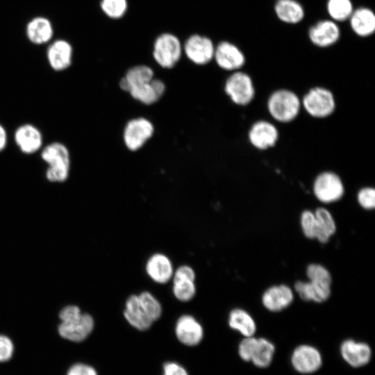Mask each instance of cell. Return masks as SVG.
<instances>
[{"label": "cell", "mask_w": 375, "mask_h": 375, "mask_svg": "<svg viewBox=\"0 0 375 375\" xmlns=\"http://www.w3.org/2000/svg\"><path fill=\"white\" fill-rule=\"evenodd\" d=\"M61 323L58 333L64 339L81 342L86 339L94 328V319L87 313H82L76 306H67L59 314Z\"/></svg>", "instance_id": "cell-1"}, {"label": "cell", "mask_w": 375, "mask_h": 375, "mask_svg": "<svg viewBox=\"0 0 375 375\" xmlns=\"http://www.w3.org/2000/svg\"><path fill=\"white\" fill-rule=\"evenodd\" d=\"M41 158L47 164L45 178L51 183H62L69 177L71 157L69 150L60 142H51L41 151Z\"/></svg>", "instance_id": "cell-2"}, {"label": "cell", "mask_w": 375, "mask_h": 375, "mask_svg": "<svg viewBox=\"0 0 375 375\" xmlns=\"http://www.w3.org/2000/svg\"><path fill=\"white\" fill-rule=\"evenodd\" d=\"M301 108L300 97L289 89L276 90L267 100V109L269 115L279 123L293 122L299 116Z\"/></svg>", "instance_id": "cell-3"}, {"label": "cell", "mask_w": 375, "mask_h": 375, "mask_svg": "<svg viewBox=\"0 0 375 375\" xmlns=\"http://www.w3.org/2000/svg\"><path fill=\"white\" fill-rule=\"evenodd\" d=\"M301 106L310 116L323 119L335 110L336 100L331 90L322 86L309 89L301 99Z\"/></svg>", "instance_id": "cell-4"}, {"label": "cell", "mask_w": 375, "mask_h": 375, "mask_svg": "<svg viewBox=\"0 0 375 375\" xmlns=\"http://www.w3.org/2000/svg\"><path fill=\"white\" fill-rule=\"evenodd\" d=\"M344 185L341 177L333 171L319 173L312 183V191L316 199L323 203L336 202L344 194Z\"/></svg>", "instance_id": "cell-5"}, {"label": "cell", "mask_w": 375, "mask_h": 375, "mask_svg": "<svg viewBox=\"0 0 375 375\" xmlns=\"http://www.w3.org/2000/svg\"><path fill=\"white\" fill-rule=\"evenodd\" d=\"M183 45L177 36L164 33L154 41L153 56L156 62L163 68H172L180 60Z\"/></svg>", "instance_id": "cell-6"}, {"label": "cell", "mask_w": 375, "mask_h": 375, "mask_svg": "<svg viewBox=\"0 0 375 375\" xmlns=\"http://www.w3.org/2000/svg\"><path fill=\"white\" fill-rule=\"evenodd\" d=\"M224 91L231 100L238 106H247L256 95V89L251 77L240 70L233 72L226 81Z\"/></svg>", "instance_id": "cell-7"}, {"label": "cell", "mask_w": 375, "mask_h": 375, "mask_svg": "<svg viewBox=\"0 0 375 375\" xmlns=\"http://www.w3.org/2000/svg\"><path fill=\"white\" fill-rule=\"evenodd\" d=\"M215 47L209 38L194 34L185 40L183 51L190 61L196 65H203L213 59Z\"/></svg>", "instance_id": "cell-8"}, {"label": "cell", "mask_w": 375, "mask_h": 375, "mask_svg": "<svg viewBox=\"0 0 375 375\" xmlns=\"http://www.w3.org/2000/svg\"><path fill=\"white\" fill-rule=\"evenodd\" d=\"M278 138L277 127L265 119H260L253 123L248 131L249 143L258 150H267L274 147Z\"/></svg>", "instance_id": "cell-9"}, {"label": "cell", "mask_w": 375, "mask_h": 375, "mask_svg": "<svg viewBox=\"0 0 375 375\" xmlns=\"http://www.w3.org/2000/svg\"><path fill=\"white\" fill-rule=\"evenodd\" d=\"M153 133V126L144 118L129 121L124 129V140L131 151H136L143 146Z\"/></svg>", "instance_id": "cell-10"}, {"label": "cell", "mask_w": 375, "mask_h": 375, "mask_svg": "<svg viewBox=\"0 0 375 375\" xmlns=\"http://www.w3.org/2000/svg\"><path fill=\"white\" fill-rule=\"evenodd\" d=\"M213 58L220 68L233 72L239 70L246 62L243 52L228 41L220 42L215 47Z\"/></svg>", "instance_id": "cell-11"}, {"label": "cell", "mask_w": 375, "mask_h": 375, "mask_svg": "<svg viewBox=\"0 0 375 375\" xmlns=\"http://www.w3.org/2000/svg\"><path fill=\"white\" fill-rule=\"evenodd\" d=\"M15 142L24 154H33L42 149L43 136L40 130L31 124L18 126L14 133Z\"/></svg>", "instance_id": "cell-12"}, {"label": "cell", "mask_w": 375, "mask_h": 375, "mask_svg": "<svg viewBox=\"0 0 375 375\" xmlns=\"http://www.w3.org/2000/svg\"><path fill=\"white\" fill-rule=\"evenodd\" d=\"M172 278V291L175 297L181 301H190L196 294L193 269L188 265L181 266L174 272Z\"/></svg>", "instance_id": "cell-13"}, {"label": "cell", "mask_w": 375, "mask_h": 375, "mask_svg": "<svg viewBox=\"0 0 375 375\" xmlns=\"http://www.w3.org/2000/svg\"><path fill=\"white\" fill-rule=\"evenodd\" d=\"M308 37L314 45L325 48L338 42L340 37V31L335 22L324 19L317 22L309 28Z\"/></svg>", "instance_id": "cell-14"}, {"label": "cell", "mask_w": 375, "mask_h": 375, "mask_svg": "<svg viewBox=\"0 0 375 375\" xmlns=\"http://www.w3.org/2000/svg\"><path fill=\"white\" fill-rule=\"evenodd\" d=\"M292 364L294 369L303 374L312 373L322 365V357L315 347L302 344L297 347L292 355Z\"/></svg>", "instance_id": "cell-15"}, {"label": "cell", "mask_w": 375, "mask_h": 375, "mask_svg": "<svg viewBox=\"0 0 375 375\" xmlns=\"http://www.w3.org/2000/svg\"><path fill=\"white\" fill-rule=\"evenodd\" d=\"M308 281H297L294 284V289L301 299L322 303L326 301L331 295V283L308 278Z\"/></svg>", "instance_id": "cell-16"}, {"label": "cell", "mask_w": 375, "mask_h": 375, "mask_svg": "<svg viewBox=\"0 0 375 375\" xmlns=\"http://www.w3.org/2000/svg\"><path fill=\"white\" fill-rule=\"evenodd\" d=\"M73 49L65 40L51 42L47 51V58L50 67L56 72H62L69 68L72 62Z\"/></svg>", "instance_id": "cell-17"}, {"label": "cell", "mask_w": 375, "mask_h": 375, "mask_svg": "<svg viewBox=\"0 0 375 375\" xmlns=\"http://www.w3.org/2000/svg\"><path fill=\"white\" fill-rule=\"evenodd\" d=\"M175 332L178 340L188 346L198 344L203 337L202 326L190 315H183L178 318L176 324Z\"/></svg>", "instance_id": "cell-18"}, {"label": "cell", "mask_w": 375, "mask_h": 375, "mask_svg": "<svg viewBox=\"0 0 375 375\" xmlns=\"http://www.w3.org/2000/svg\"><path fill=\"white\" fill-rule=\"evenodd\" d=\"M294 300L292 289L284 284L269 288L262 296L264 307L269 311H281L289 306Z\"/></svg>", "instance_id": "cell-19"}, {"label": "cell", "mask_w": 375, "mask_h": 375, "mask_svg": "<svg viewBox=\"0 0 375 375\" xmlns=\"http://www.w3.org/2000/svg\"><path fill=\"white\" fill-rule=\"evenodd\" d=\"M340 351L343 359L351 366L362 367L369 362L372 351L369 346L364 342L347 340L341 344Z\"/></svg>", "instance_id": "cell-20"}, {"label": "cell", "mask_w": 375, "mask_h": 375, "mask_svg": "<svg viewBox=\"0 0 375 375\" xmlns=\"http://www.w3.org/2000/svg\"><path fill=\"white\" fill-rule=\"evenodd\" d=\"M146 272L156 283L164 284L173 276L174 269L169 258L162 253L152 255L147 262Z\"/></svg>", "instance_id": "cell-21"}, {"label": "cell", "mask_w": 375, "mask_h": 375, "mask_svg": "<svg viewBox=\"0 0 375 375\" xmlns=\"http://www.w3.org/2000/svg\"><path fill=\"white\" fill-rule=\"evenodd\" d=\"M349 19L352 31L360 37H368L375 31V14L369 8L353 10Z\"/></svg>", "instance_id": "cell-22"}, {"label": "cell", "mask_w": 375, "mask_h": 375, "mask_svg": "<svg viewBox=\"0 0 375 375\" xmlns=\"http://www.w3.org/2000/svg\"><path fill=\"white\" fill-rule=\"evenodd\" d=\"M124 315L132 326L140 331L149 329L153 323L143 310L136 294L127 299Z\"/></svg>", "instance_id": "cell-23"}, {"label": "cell", "mask_w": 375, "mask_h": 375, "mask_svg": "<svg viewBox=\"0 0 375 375\" xmlns=\"http://www.w3.org/2000/svg\"><path fill=\"white\" fill-rule=\"evenodd\" d=\"M26 35L28 40L34 44H46L53 35V25L47 17H35L27 24Z\"/></svg>", "instance_id": "cell-24"}, {"label": "cell", "mask_w": 375, "mask_h": 375, "mask_svg": "<svg viewBox=\"0 0 375 375\" xmlns=\"http://www.w3.org/2000/svg\"><path fill=\"white\" fill-rule=\"evenodd\" d=\"M165 90L164 83L159 79L153 78L148 83L131 89L128 92L135 99L150 105L158 101Z\"/></svg>", "instance_id": "cell-25"}, {"label": "cell", "mask_w": 375, "mask_h": 375, "mask_svg": "<svg viewBox=\"0 0 375 375\" xmlns=\"http://www.w3.org/2000/svg\"><path fill=\"white\" fill-rule=\"evenodd\" d=\"M274 10L277 17L287 24H297L305 15L303 7L297 0H277Z\"/></svg>", "instance_id": "cell-26"}, {"label": "cell", "mask_w": 375, "mask_h": 375, "mask_svg": "<svg viewBox=\"0 0 375 375\" xmlns=\"http://www.w3.org/2000/svg\"><path fill=\"white\" fill-rule=\"evenodd\" d=\"M153 78V71L149 66L140 65L129 69L120 82V88L129 92L131 89L151 81Z\"/></svg>", "instance_id": "cell-27"}, {"label": "cell", "mask_w": 375, "mask_h": 375, "mask_svg": "<svg viewBox=\"0 0 375 375\" xmlns=\"http://www.w3.org/2000/svg\"><path fill=\"white\" fill-rule=\"evenodd\" d=\"M228 324L231 328L238 331L245 338L253 336L256 331L253 317L241 308H235L231 311Z\"/></svg>", "instance_id": "cell-28"}, {"label": "cell", "mask_w": 375, "mask_h": 375, "mask_svg": "<svg viewBox=\"0 0 375 375\" xmlns=\"http://www.w3.org/2000/svg\"><path fill=\"white\" fill-rule=\"evenodd\" d=\"M314 213L317 228L316 239L322 243H326L336 231L335 222L330 211L325 208H318Z\"/></svg>", "instance_id": "cell-29"}, {"label": "cell", "mask_w": 375, "mask_h": 375, "mask_svg": "<svg viewBox=\"0 0 375 375\" xmlns=\"http://www.w3.org/2000/svg\"><path fill=\"white\" fill-rule=\"evenodd\" d=\"M275 351L274 345L265 338H258L253 363L258 367H267L271 363Z\"/></svg>", "instance_id": "cell-30"}, {"label": "cell", "mask_w": 375, "mask_h": 375, "mask_svg": "<svg viewBox=\"0 0 375 375\" xmlns=\"http://www.w3.org/2000/svg\"><path fill=\"white\" fill-rule=\"evenodd\" d=\"M326 9L335 22L349 19L354 10L351 0H328Z\"/></svg>", "instance_id": "cell-31"}, {"label": "cell", "mask_w": 375, "mask_h": 375, "mask_svg": "<svg viewBox=\"0 0 375 375\" xmlns=\"http://www.w3.org/2000/svg\"><path fill=\"white\" fill-rule=\"evenodd\" d=\"M138 296L143 310L150 319L153 322L158 320L162 314V306L159 301L147 291L141 292Z\"/></svg>", "instance_id": "cell-32"}, {"label": "cell", "mask_w": 375, "mask_h": 375, "mask_svg": "<svg viewBox=\"0 0 375 375\" xmlns=\"http://www.w3.org/2000/svg\"><path fill=\"white\" fill-rule=\"evenodd\" d=\"M100 7L107 17L116 19L125 15L128 2L127 0H101Z\"/></svg>", "instance_id": "cell-33"}, {"label": "cell", "mask_w": 375, "mask_h": 375, "mask_svg": "<svg viewBox=\"0 0 375 375\" xmlns=\"http://www.w3.org/2000/svg\"><path fill=\"white\" fill-rule=\"evenodd\" d=\"M300 223L305 236L310 239H316L317 228L314 212L309 210L303 211Z\"/></svg>", "instance_id": "cell-34"}, {"label": "cell", "mask_w": 375, "mask_h": 375, "mask_svg": "<svg viewBox=\"0 0 375 375\" xmlns=\"http://www.w3.org/2000/svg\"><path fill=\"white\" fill-rule=\"evenodd\" d=\"M358 204L365 210H372L375 207V190L372 187H364L357 194Z\"/></svg>", "instance_id": "cell-35"}, {"label": "cell", "mask_w": 375, "mask_h": 375, "mask_svg": "<svg viewBox=\"0 0 375 375\" xmlns=\"http://www.w3.org/2000/svg\"><path fill=\"white\" fill-rule=\"evenodd\" d=\"M258 338L246 337L239 344L238 352L240 358L245 361H251L257 345Z\"/></svg>", "instance_id": "cell-36"}, {"label": "cell", "mask_w": 375, "mask_h": 375, "mask_svg": "<svg viewBox=\"0 0 375 375\" xmlns=\"http://www.w3.org/2000/svg\"><path fill=\"white\" fill-rule=\"evenodd\" d=\"M14 352V344L7 336L0 335V362L9 360Z\"/></svg>", "instance_id": "cell-37"}, {"label": "cell", "mask_w": 375, "mask_h": 375, "mask_svg": "<svg viewBox=\"0 0 375 375\" xmlns=\"http://www.w3.org/2000/svg\"><path fill=\"white\" fill-rule=\"evenodd\" d=\"M67 375H97L96 370L91 366L76 363L69 367Z\"/></svg>", "instance_id": "cell-38"}, {"label": "cell", "mask_w": 375, "mask_h": 375, "mask_svg": "<svg viewBox=\"0 0 375 375\" xmlns=\"http://www.w3.org/2000/svg\"><path fill=\"white\" fill-rule=\"evenodd\" d=\"M163 375H188L187 371L180 365L170 362L164 365Z\"/></svg>", "instance_id": "cell-39"}, {"label": "cell", "mask_w": 375, "mask_h": 375, "mask_svg": "<svg viewBox=\"0 0 375 375\" xmlns=\"http://www.w3.org/2000/svg\"><path fill=\"white\" fill-rule=\"evenodd\" d=\"M8 143L7 131L4 126L0 124V153L6 147Z\"/></svg>", "instance_id": "cell-40"}]
</instances>
